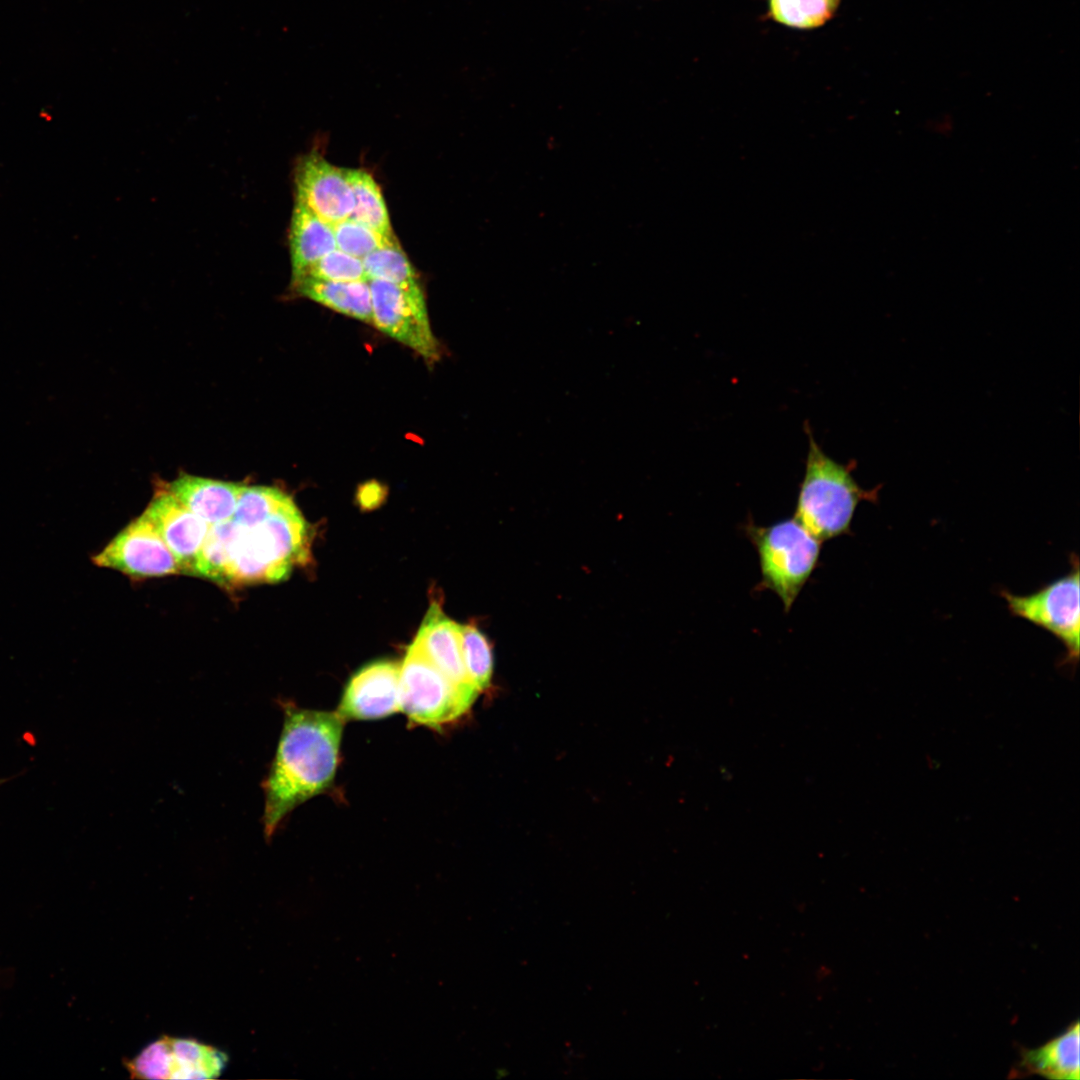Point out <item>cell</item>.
Instances as JSON below:
<instances>
[{"label": "cell", "instance_id": "5", "mask_svg": "<svg viewBox=\"0 0 1080 1080\" xmlns=\"http://www.w3.org/2000/svg\"><path fill=\"white\" fill-rule=\"evenodd\" d=\"M1070 572L1028 595L1001 591L1008 610L1016 617L1054 635L1066 649L1063 666L1075 667L1080 650V574L1078 558Z\"/></svg>", "mask_w": 1080, "mask_h": 1080}, {"label": "cell", "instance_id": "7", "mask_svg": "<svg viewBox=\"0 0 1080 1080\" xmlns=\"http://www.w3.org/2000/svg\"><path fill=\"white\" fill-rule=\"evenodd\" d=\"M369 285L373 324L427 362L439 360V344L429 323L424 293L409 292L382 280H369Z\"/></svg>", "mask_w": 1080, "mask_h": 1080}, {"label": "cell", "instance_id": "4", "mask_svg": "<svg viewBox=\"0 0 1080 1080\" xmlns=\"http://www.w3.org/2000/svg\"><path fill=\"white\" fill-rule=\"evenodd\" d=\"M745 533L759 558L758 588L774 592L788 612L817 567L822 542L794 517L769 526L749 521Z\"/></svg>", "mask_w": 1080, "mask_h": 1080}, {"label": "cell", "instance_id": "2", "mask_svg": "<svg viewBox=\"0 0 1080 1080\" xmlns=\"http://www.w3.org/2000/svg\"><path fill=\"white\" fill-rule=\"evenodd\" d=\"M310 546V527L293 500L253 526L234 521L222 585L283 581L309 560Z\"/></svg>", "mask_w": 1080, "mask_h": 1080}, {"label": "cell", "instance_id": "12", "mask_svg": "<svg viewBox=\"0 0 1080 1080\" xmlns=\"http://www.w3.org/2000/svg\"><path fill=\"white\" fill-rule=\"evenodd\" d=\"M177 558L182 574L192 575L210 524L161 488L142 514Z\"/></svg>", "mask_w": 1080, "mask_h": 1080}, {"label": "cell", "instance_id": "24", "mask_svg": "<svg viewBox=\"0 0 1080 1080\" xmlns=\"http://www.w3.org/2000/svg\"><path fill=\"white\" fill-rule=\"evenodd\" d=\"M301 277L338 282L369 281L362 260L337 248L319 259Z\"/></svg>", "mask_w": 1080, "mask_h": 1080}, {"label": "cell", "instance_id": "21", "mask_svg": "<svg viewBox=\"0 0 1080 1080\" xmlns=\"http://www.w3.org/2000/svg\"><path fill=\"white\" fill-rule=\"evenodd\" d=\"M292 500L288 494L274 487L242 486L231 518L241 526H253Z\"/></svg>", "mask_w": 1080, "mask_h": 1080}, {"label": "cell", "instance_id": "11", "mask_svg": "<svg viewBox=\"0 0 1080 1080\" xmlns=\"http://www.w3.org/2000/svg\"><path fill=\"white\" fill-rule=\"evenodd\" d=\"M400 664L378 660L361 667L345 686L336 713L343 720H372L401 711Z\"/></svg>", "mask_w": 1080, "mask_h": 1080}, {"label": "cell", "instance_id": "20", "mask_svg": "<svg viewBox=\"0 0 1080 1080\" xmlns=\"http://www.w3.org/2000/svg\"><path fill=\"white\" fill-rule=\"evenodd\" d=\"M839 3L840 0H769V11L783 25L811 29L825 24Z\"/></svg>", "mask_w": 1080, "mask_h": 1080}, {"label": "cell", "instance_id": "22", "mask_svg": "<svg viewBox=\"0 0 1080 1080\" xmlns=\"http://www.w3.org/2000/svg\"><path fill=\"white\" fill-rule=\"evenodd\" d=\"M461 650L466 673L478 690L486 688L493 672L491 647L482 632L473 625H460Z\"/></svg>", "mask_w": 1080, "mask_h": 1080}, {"label": "cell", "instance_id": "25", "mask_svg": "<svg viewBox=\"0 0 1080 1080\" xmlns=\"http://www.w3.org/2000/svg\"><path fill=\"white\" fill-rule=\"evenodd\" d=\"M6 781H7V779H0V785L3 784Z\"/></svg>", "mask_w": 1080, "mask_h": 1080}, {"label": "cell", "instance_id": "8", "mask_svg": "<svg viewBox=\"0 0 1080 1080\" xmlns=\"http://www.w3.org/2000/svg\"><path fill=\"white\" fill-rule=\"evenodd\" d=\"M227 1064L217 1048L191 1038L164 1036L126 1063L131 1077L141 1079H214Z\"/></svg>", "mask_w": 1080, "mask_h": 1080}, {"label": "cell", "instance_id": "19", "mask_svg": "<svg viewBox=\"0 0 1080 1080\" xmlns=\"http://www.w3.org/2000/svg\"><path fill=\"white\" fill-rule=\"evenodd\" d=\"M362 262L368 280H382L409 292L423 293L417 273L400 243L380 247Z\"/></svg>", "mask_w": 1080, "mask_h": 1080}, {"label": "cell", "instance_id": "17", "mask_svg": "<svg viewBox=\"0 0 1080 1080\" xmlns=\"http://www.w3.org/2000/svg\"><path fill=\"white\" fill-rule=\"evenodd\" d=\"M293 289L336 312L373 324L372 296L369 281L338 282L301 277Z\"/></svg>", "mask_w": 1080, "mask_h": 1080}, {"label": "cell", "instance_id": "10", "mask_svg": "<svg viewBox=\"0 0 1080 1080\" xmlns=\"http://www.w3.org/2000/svg\"><path fill=\"white\" fill-rule=\"evenodd\" d=\"M294 182L295 199L322 220L334 225L350 217L354 195L344 168L331 164L317 152H310L298 161Z\"/></svg>", "mask_w": 1080, "mask_h": 1080}, {"label": "cell", "instance_id": "18", "mask_svg": "<svg viewBox=\"0 0 1080 1080\" xmlns=\"http://www.w3.org/2000/svg\"><path fill=\"white\" fill-rule=\"evenodd\" d=\"M345 176L354 195L350 218L384 236H394L381 190L373 176L364 169H346Z\"/></svg>", "mask_w": 1080, "mask_h": 1080}, {"label": "cell", "instance_id": "14", "mask_svg": "<svg viewBox=\"0 0 1080 1080\" xmlns=\"http://www.w3.org/2000/svg\"><path fill=\"white\" fill-rule=\"evenodd\" d=\"M242 486L234 482L181 474L163 488L212 525L233 516Z\"/></svg>", "mask_w": 1080, "mask_h": 1080}, {"label": "cell", "instance_id": "3", "mask_svg": "<svg viewBox=\"0 0 1080 1080\" xmlns=\"http://www.w3.org/2000/svg\"><path fill=\"white\" fill-rule=\"evenodd\" d=\"M808 451L794 518L820 542L850 532L858 504L874 501L877 490L863 489L853 477L855 463L828 456L805 423Z\"/></svg>", "mask_w": 1080, "mask_h": 1080}, {"label": "cell", "instance_id": "13", "mask_svg": "<svg viewBox=\"0 0 1080 1080\" xmlns=\"http://www.w3.org/2000/svg\"><path fill=\"white\" fill-rule=\"evenodd\" d=\"M413 643L462 694L475 700L479 691L465 670L460 625L436 603L429 607Z\"/></svg>", "mask_w": 1080, "mask_h": 1080}, {"label": "cell", "instance_id": "15", "mask_svg": "<svg viewBox=\"0 0 1080 1080\" xmlns=\"http://www.w3.org/2000/svg\"><path fill=\"white\" fill-rule=\"evenodd\" d=\"M1076 1020L1062 1034L1034 1049H1022L1015 1076L1037 1074L1056 1080H1079L1080 1037Z\"/></svg>", "mask_w": 1080, "mask_h": 1080}, {"label": "cell", "instance_id": "9", "mask_svg": "<svg viewBox=\"0 0 1080 1080\" xmlns=\"http://www.w3.org/2000/svg\"><path fill=\"white\" fill-rule=\"evenodd\" d=\"M91 560L98 567L135 578L182 574L177 558L143 515L122 529Z\"/></svg>", "mask_w": 1080, "mask_h": 1080}, {"label": "cell", "instance_id": "1", "mask_svg": "<svg viewBox=\"0 0 1080 1080\" xmlns=\"http://www.w3.org/2000/svg\"><path fill=\"white\" fill-rule=\"evenodd\" d=\"M282 706V731L262 782L267 840L294 808L333 784L344 723L336 712L303 709L288 702Z\"/></svg>", "mask_w": 1080, "mask_h": 1080}, {"label": "cell", "instance_id": "6", "mask_svg": "<svg viewBox=\"0 0 1080 1080\" xmlns=\"http://www.w3.org/2000/svg\"><path fill=\"white\" fill-rule=\"evenodd\" d=\"M400 708L410 721L440 727L469 710L473 700L462 694L412 643L400 664Z\"/></svg>", "mask_w": 1080, "mask_h": 1080}, {"label": "cell", "instance_id": "16", "mask_svg": "<svg viewBox=\"0 0 1080 1080\" xmlns=\"http://www.w3.org/2000/svg\"><path fill=\"white\" fill-rule=\"evenodd\" d=\"M336 248L333 226L295 199L289 228L291 281Z\"/></svg>", "mask_w": 1080, "mask_h": 1080}, {"label": "cell", "instance_id": "23", "mask_svg": "<svg viewBox=\"0 0 1080 1080\" xmlns=\"http://www.w3.org/2000/svg\"><path fill=\"white\" fill-rule=\"evenodd\" d=\"M332 226L337 249L361 260L380 247L399 243L395 235L384 236L350 217Z\"/></svg>", "mask_w": 1080, "mask_h": 1080}]
</instances>
